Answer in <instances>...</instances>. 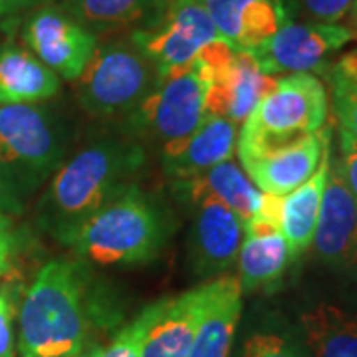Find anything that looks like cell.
<instances>
[{"instance_id":"cell-1","label":"cell","mask_w":357,"mask_h":357,"mask_svg":"<svg viewBox=\"0 0 357 357\" xmlns=\"http://www.w3.org/2000/svg\"><path fill=\"white\" fill-rule=\"evenodd\" d=\"M117 321L115 307L79 258H52L24 288L18 307L20 357H70L91 351L98 330Z\"/></svg>"},{"instance_id":"cell-2","label":"cell","mask_w":357,"mask_h":357,"mask_svg":"<svg viewBox=\"0 0 357 357\" xmlns=\"http://www.w3.org/2000/svg\"><path fill=\"white\" fill-rule=\"evenodd\" d=\"M145 161V147L129 137H102L84 145L48 178L36 203L38 227L62 244L72 230L133 185Z\"/></svg>"},{"instance_id":"cell-3","label":"cell","mask_w":357,"mask_h":357,"mask_svg":"<svg viewBox=\"0 0 357 357\" xmlns=\"http://www.w3.org/2000/svg\"><path fill=\"white\" fill-rule=\"evenodd\" d=\"M175 220L155 195L135 183L115 195L64 238L76 258L98 266L149 264L171 243Z\"/></svg>"},{"instance_id":"cell-4","label":"cell","mask_w":357,"mask_h":357,"mask_svg":"<svg viewBox=\"0 0 357 357\" xmlns=\"http://www.w3.org/2000/svg\"><path fill=\"white\" fill-rule=\"evenodd\" d=\"M66 126L38 103L0 105V175L22 201L66 161Z\"/></svg>"},{"instance_id":"cell-5","label":"cell","mask_w":357,"mask_h":357,"mask_svg":"<svg viewBox=\"0 0 357 357\" xmlns=\"http://www.w3.org/2000/svg\"><path fill=\"white\" fill-rule=\"evenodd\" d=\"M157 82L153 64L131 40L98 44L76 82L79 107L96 119L126 115Z\"/></svg>"},{"instance_id":"cell-6","label":"cell","mask_w":357,"mask_h":357,"mask_svg":"<svg viewBox=\"0 0 357 357\" xmlns=\"http://www.w3.org/2000/svg\"><path fill=\"white\" fill-rule=\"evenodd\" d=\"M328 119V91L316 74L278 77L238 131L236 145L256 147L286 143L316 133Z\"/></svg>"},{"instance_id":"cell-7","label":"cell","mask_w":357,"mask_h":357,"mask_svg":"<svg viewBox=\"0 0 357 357\" xmlns=\"http://www.w3.org/2000/svg\"><path fill=\"white\" fill-rule=\"evenodd\" d=\"M204 93L206 79L195 62L159 76L147 96L126 115L128 137L161 147L187 137L203 121Z\"/></svg>"},{"instance_id":"cell-8","label":"cell","mask_w":357,"mask_h":357,"mask_svg":"<svg viewBox=\"0 0 357 357\" xmlns=\"http://www.w3.org/2000/svg\"><path fill=\"white\" fill-rule=\"evenodd\" d=\"M217 28L201 0H171L159 24L131 32V42L153 64L157 77L191 66L206 44L218 40Z\"/></svg>"},{"instance_id":"cell-9","label":"cell","mask_w":357,"mask_h":357,"mask_svg":"<svg viewBox=\"0 0 357 357\" xmlns=\"http://www.w3.org/2000/svg\"><path fill=\"white\" fill-rule=\"evenodd\" d=\"M354 40V32L344 24L292 22L250 54L268 76L326 72L328 60Z\"/></svg>"},{"instance_id":"cell-10","label":"cell","mask_w":357,"mask_h":357,"mask_svg":"<svg viewBox=\"0 0 357 357\" xmlns=\"http://www.w3.org/2000/svg\"><path fill=\"white\" fill-rule=\"evenodd\" d=\"M330 141L332 129L326 123L316 133L286 143L256 147L236 145V155L244 173L260 191L286 197L316 173Z\"/></svg>"},{"instance_id":"cell-11","label":"cell","mask_w":357,"mask_h":357,"mask_svg":"<svg viewBox=\"0 0 357 357\" xmlns=\"http://www.w3.org/2000/svg\"><path fill=\"white\" fill-rule=\"evenodd\" d=\"M26 48L58 77L76 82L98 46V36L62 6H36L22 26Z\"/></svg>"},{"instance_id":"cell-12","label":"cell","mask_w":357,"mask_h":357,"mask_svg":"<svg viewBox=\"0 0 357 357\" xmlns=\"http://www.w3.org/2000/svg\"><path fill=\"white\" fill-rule=\"evenodd\" d=\"M191 208L189 229V266L195 276L217 280L236 264L244 241V222L234 211L215 197L185 201Z\"/></svg>"},{"instance_id":"cell-13","label":"cell","mask_w":357,"mask_h":357,"mask_svg":"<svg viewBox=\"0 0 357 357\" xmlns=\"http://www.w3.org/2000/svg\"><path fill=\"white\" fill-rule=\"evenodd\" d=\"M312 246L330 272L357 284V201L333 155Z\"/></svg>"},{"instance_id":"cell-14","label":"cell","mask_w":357,"mask_h":357,"mask_svg":"<svg viewBox=\"0 0 357 357\" xmlns=\"http://www.w3.org/2000/svg\"><path fill=\"white\" fill-rule=\"evenodd\" d=\"M218 288V278L159 302L141 357H187Z\"/></svg>"},{"instance_id":"cell-15","label":"cell","mask_w":357,"mask_h":357,"mask_svg":"<svg viewBox=\"0 0 357 357\" xmlns=\"http://www.w3.org/2000/svg\"><path fill=\"white\" fill-rule=\"evenodd\" d=\"M276 76H268L250 52H236L206 86L204 117H222L243 126L258 103L276 88Z\"/></svg>"},{"instance_id":"cell-16","label":"cell","mask_w":357,"mask_h":357,"mask_svg":"<svg viewBox=\"0 0 357 357\" xmlns=\"http://www.w3.org/2000/svg\"><path fill=\"white\" fill-rule=\"evenodd\" d=\"M238 126L222 117H203L197 129L183 139L161 147V165L167 177L185 181L232 159L236 151Z\"/></svg>"},{"instance_id":"cell-17","label":"cell","mask_w":357,"mask_h":357,"mask_svg":"<svg viewBox=\"0 0 357 357\" xmlns=\"http://www.w3.org/2000/svg\"><path fill=\"white\" fill-rule=\"evenodd\" d=\"M218 36L236 52H252L288 22L282 0H201Z\"/></svg>"},{"instance_id":"cell-18","label":"cell","mask_w":357,"mask_h":357,"mask_svg":"<svg viewBox=\"0 0 357 357\" xmlns=\"http://www.w3.org/2000/svg\"><path fill=\"white\" fill-rule=\"evenodd\" d=\"M290 262V250L280 230L258 220L244 222V241L236 258V280L243 294L272 290Z\"/></svg>"},{"instance_id":"cell-19","label":"cell","mask_w":357,"mask_h":357,"mask_svg":"<svg viewBox=\"0 0 357 357\" xmlns=\"http://www.w3.org/2000/svg\"><path fill=\"white\" fill-rule=\"evenodd\" d=\"M298 332L310 357H357V306L316 300L300 310Z\"/></svg>"},{"instance_id":"cell-20","label":"cell","mask_w":357,"mask_h":357,"mask_svg":"<svg viewBox=\"0 0 357 357\" xmlns=\"http://www.w3.org/2000/svg\"><path fill=\"white\" fill-rule=\"evenodd\" d=\"M332 165V141L326 145L318 169L306 183L282 197L280 232L288 244L290 258L296 260L312 248L314 234L318 227L321 201Z\"/></svg>"},{"instance_id":"cell-21","label":"cell","mask_w":357,"mask_h":357,"mask_svg":"<svg viewBox=\"0 0 357 357\" xmlns=\"http://www.w3.org/2000/svg\"><path fill=\"white\" fill-rule=\"evenodd\" d=\"M60 91V77L26 46L0 48V105H28L52 100Z\"/></svg>"},{"instance_id":"cell-22","label":"cell","mask_w":357,"mask_h":357,"mask_svg":"<svg viewBox=\"0 0 357 357\" xmlns=\"http://www.w3.org/2000/svg\"><path fill=\"white\" fill-rule=\"evenodd\" d=\"M173 191L181 203L197 197H215L234 211L243 222L250 220L262 204V191L232 159L204 171L203 175L185 181H173Z\"/></svg>"},{"instance_id":"cell-23","label":"cell","mask_w":357,"mask_h":357,"mask_svg":"<svg viewBox=\"0 0 357 357\" xmlns=\"http://www.w3.org/2000/svg\"><path fill=\"white\" fill-rule=\"evenodd\" d=\"M169 4L171 0H76L62 8L98 36L123 28H133V32L153 28Z\"/></svg>"},{"instance_id":"cell-24","label":"cell","mask_w":357,"mask_h":357,"mask_svg":"<svg viewBox=\"0 0 357 357\" xmlns=\"http://www.w3.org/2000/svg\"><path fill=\"white\" fill-rule=\"evenodd\" d=\"M243 314V290L236 276H220L215 300L204 314L187 357H229Z\"/></svg>"},{"instance_id":"cell-25","label":"cell","mask_w":357,"mask_h":357,"mask_svg":"<svg viewBox=\"0 0 357 357\" xmlns=\"http://www.w3.org/2000/svg\"><path fill=\"white\" fill-rule=\"evenodd\" d=\"M324 74L332 89L342 151H357V76H351L333 64L328 66Z\"/></svg>"},{"instance_id":"cell-26","label":"cell","mask_w":357,"mask_h":357,"mask_svg":"<svg viewBox=\"0 0 357 357\" xmlns=\"http://www.w3.org/2000/svg\"><path fill=\"white\" fill-rule=\"evenodd\" d=\"M238 357H310V351L298 328L264 326L246 335Z\"/></svg>"},{"instance_id":"cell-27","label":"cell","mask_w":357,"mask_h":357,"mask_svg":"<svg viewBox=\"0 0 357 357\" xmlns=\"http://www.w3.org/2000/svg\"><path fill=\"white\" fill-rule=\"evenodd\" d=\"M24 294L20 274L0 284V357L18 356V307Z\"/></svg>"},{"instance_id":"cell-28","label":"cell","mask_w":357,"mask_h":357,"mask_svg":"<svg viewBox=\"0 0 357 357\" xmlns=\"http://www.w3.org/2000/svg\"><path fill=\"white\" fill-rule=\"evenodd\" d=\"M159 302L161 300L143 307L135 318L115 333V337L109 344L100 345L91 357H141L143 340H145L147 330H149V326L153 324L155 316H157Z\"/></svg>"},{"instance_id":"cell-29","label":"cell","mask_w":357,"mask_h":357,"mask_svg":"<svg viewBox=\"0 0 357 357\" xmlns=\"http://www.w3.org/2000/svg\"><path fill=\"white\" fill-rule=\"evenodd\" d=\"M354 0H282L286 13L290 8L300 16L307 18L306 22H324V24H340L344 20Z\"/></svg>"},{"instance_id":"cell-30","label":"cell","mask_w":357,"mask_h":357,"mask_svg":"<svg viewBox=\"0 0 357 357\" xmlns=\"http://www.w3.org/2000/svg\"><path fill=\"white\" fill-rule=\"evenodd\" d=\"M20 232L16 230L13 215L0 211V280L20 274Z\"/></svg>"},{"instance_id":"cell-31","label":"cell","mask_w":357,"mask_h":357,"mask_svg":"<svg viewBox=\"0 0 357 357\" xmlns=\"http://www.w3.org/2000/svg\"><path fill=\"white\" fill-rule=\"evenodd\" d=\"M340 165H342L345 181H347V185H349V189H351L357 201V151H342Z\"/></svg>"},{"instance_id":"cell-32","label":"cell","mask_w":357,"mask_h":357,"mask_svg":"<svg viewBox=\"0 0 357 357\" xmlns=\"http://www.w3.org/2000/svg\"><path fill=\"white\" fill-rule=\"evenodd\" d=\"M0 211L8 213V215H18L22 211V201L8 189L2 175H0Z\"/></svg>"},{"instance_id":"cell-33","label":"cell","mask_w":357,"mask_h":357,"mask_svg":"<svg viewBox=\"0 0 357 357\" xmlns=\"http://www.w3.org/2000/svg\"><path fill=\"white\" fill-rule=\"evenodd\" d=\"M40 0H0V20L30 10V8H36Z\"/></svg>"},{"instance_id":"cell-34","label":"cell","mask_w":357,"mask_h":357,"mask_svg":"<svg viewBox=\"0 0 357 357\" xmlns=\"http://www.w3.org/2000/svg\"><path fill=\"white\" fill-rule=\"evenodd\" d=\"M333 66H337L340 70H344V72L351 74V76H357V48L344 54L342 58H337V60L333 62Z\"/></svg>"},{"instance_id":"cell-35","label":"cell","mask_w":357,"mask_h":357,"mask_svg":"<svg viewBox=\"0 0 357 357\" xmlns=\"http://www.w3.org/2000/svg\"><path fill=\"white\" fill-rule=\"evenodd\" d=\"M347 18H349V30L354 32V38H357V0L351 2V8H349V13H347Z\"/></svg>"},{"instance_id":"cell-36","label":"cell","mask_w":357,"mask_h":357,"mask_svg":"<svg viewBox=\"0 0 357 357\" xmlns=\"http://www.w3.org/2000/svg\"><path fill=\"white\" fill-rule=\"evenodd\" d=\"M76 0H40V4H56V6H68Z\"/></svg>"},{"instance_id":"cell-37","label":"cell","mask_w":357,"mask_h":357,"mask_svg":"<svg viewBox=\"0 0 357 357\" xmlns=\"http://www.w3.org/2000/svg\"><path fill=\"white\" fill-rule=\"evenodd\" d=\"M96 349H98V347H96ZM96 349H91V351H86V354H79V356H70V357H91V356H93V351H96Z\"/></svg>"}]
</instances>
